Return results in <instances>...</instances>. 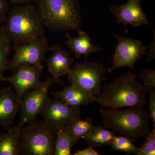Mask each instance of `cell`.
I'll return each instance as SVG.
<instances>
[{
    "label": "cell",
    "instance_id": "1",
    "mask_svg": "<svg viewBox=\"0 0 155 155\" xmlns=\"http://www.w3.org/2000/svg\"><path fill=\"white\" fill-rule=\"evenodd\" d=\"M148 87L140 83L136 75L129 71L111 83L105 84L95 102L103 107L119 109L124 107H143L146 101Z\"/></svg>",
    "mask_w": 155,
    "mask_h": 155
},
{
    "label": "cell",
    "instance_id": "2",
    "mask_svg": "<svg viewBox=\"0 0 155 155\" xmlns=\"http://www.w3.org/2000/svg\"><path fill=\"white\" fill-rule=\"evenodd\" d=\"M45 29L52 32L79 30L83 24L79 0H35Z\"/></svg>",
    "mask_w": 155,
    "mask_h": 155
},
{
    "label": "cell",
    "instance_id": "3",
    "mask_svg": "<svg viewBox=\"0 0 155 155\" xmlns=\"http://www.w3.org/2000/svg\"><path fill=\"white\" fill-rule=\"evenodd\" d=\"M5 23V30L13 46L28 43L45 34L36 6L32 3L9 10Z\"/></svg>",
    "mask_w": 155,
    "mask_h": 155
},
{
    "label": "cell",
    "instance_id": "4",
    "mask_svg": "<svg viewBox=\"0 0 155 155\" xmlns=\"http://www.w3.org/2000/svg\"><path fill=\"white\" fill-rule=\"evenodd\" d=\"M100 112L105 128L112 129L136 142L146 137L150 131L149 114L143 107H134L123 110L101 109Z\"/></svg>",
    "mask_w": 155,
    "mask_h": 155
},
{
    "label": "cell",
    "instance_id": "5",
    "mask_svg": "<svg viewBox=\"0 0 155 155\" xmlns=\"http://www.w3.org/2000/svg\"><path fill=\"white\" fill-rule=\"evenodd\" d=\"M19 155H54L56 131L44 121L35 120L20 130Z\"/></svg>",
    "mask_w": 155,
    "mask_h": 155
},
{
    "label": "cell",
    "instance_id": "6",
    "mask_svg": "<svg viewBox=\"0 0 155 155\" xmlns=\"http://www.w3.org/2000/svg\"><path fill=\"white\" fill-rule=\"evenodd\" d=\"M107 69L101 63L85 62L75 64L67 74L71 85L87 92L93 97L99 96L103 83L107 80Z\"/></svg>",
    "mask_w": 155,
    "mask_h": 155
},
{
    "label": "cell",
    "instance_id": "7",
    "mask_svg": "<svg viewBox=\"0 0 155 155\" xmlns=\"http://www.w3.org/2000/svg\"><path fill=\"white\" fill-rule=\"evenodd\" d=\"M54 83H62L55 78H48L41 86L29 91L22 97L20 103L19 126L30 124L37 120L39 114L51 101L48 95L50 87Z\"/></svg>",
    "mask_w": 155,
    "mask_h": 155
},
{
    "label": "cell",
    "instance_id": "8",
    "mask_svg": "<svg viewBox=\"0 0 155 155\" xmlns=\"http://www.w3.org/2000/svg\"><path fill=\"white\" fill-rule=\"evenodd\" d=\"M49 48L48 39L45 35L28 43L14 46L15 54L8 61V70L14 73L19 65L23 64L43 67L42 63L45 60V55Z\"/></svg>",
    "mask_w": 155,
    "mask_h": 155
},
{
    "label": "cell",
    "instance_id": "9",
    "mask_svg": "<svg viewBox=\"0 0 155 155\" xmlns=\"http://www.w3.org/2000/svg\"><path fill=\"white\" fill-rule=\"evenodd\" d=\"M113 35L118 40L113 56L112 67L107 69L110 73L114 70L122 67L134 69L136 62L146 54L147 48L141 41L130 38H124L117 34Z\"/></svg>",
    "mask_w": 155,
    "mask_h": 155
},
{
    "label": "cell",
    "instance_id": "10",
    "mask_svg": "<svg viewBox=\"0 0 155 155\" xmlns=\"http://www.w3.org/2000/svg\"><path fill=\"white\" fill-rule=\"evenodd\" d=\"M43 67L31 64H21L17 67L12 76L4 77L3 81L12 84L18 100L21 102L26 92L37 88L43 83L40 79Z\"/></svg>",
    "mask_w": 155,
    "mask_h": 155
},
{
    "label": "cell",
    "instance_id": "11",
    "mask_svg": "<svg viewBox=\"0 0 155 155\" xmlns=\"http://www.w3.org/2000/svg\"><path fill=\"white\" fill-rule=\"evenodd\" d=\"M40 114L43 118L44 121L56 131L81 117V110L55 98L50 101Z\"/></svg>",
    "mask_w": 155,
    "mask_h": 155
},
{
    "label": "cell",
    "instance_id": "12",
    "mask_svg": "<svg viewBox=\"0 0 155 155\" xmlns=\"http://www.w3.org/2000/svg\"><path fill=\"white\" fill-rule=\"evenodd\" d=\"M141 2V0H128L123 5L110 7L111 13L116 17V22L125 27L130 25L134 28L148 25L149 21L143 10Z\"/></svg>",
    "mask_w": 155,
    "mask_h": 155
},
{
    "label": "cell",
    "instance_id": "13",
    "mask_svg": "<svg viewBox=\"0 0 155 155\" xmlns=\"http://www.w3.org/2000/svg\"><path fill=\"white\" fill-rule=\"evenodd\" d=\"M49 51L52 52V54L45 61L47 64L49 72L52 76L62 83L60 77L69 73L74 59L71 57L69 51L64 49L60 45H51L49 46Z\"/></svg>",
    "mask_w": 155,
    "mask_h": 155
},
{
    "label": "cell",
    "instance_id": "14",
    "mask_svg": "<svg viewBox=\"0 0 155 155\" xmlns=\"http://www.w3.org/2000/svg\"><path fill=\"white\" fill-rule=\"evenodd\" d=\"M20 103L12 87L0 89V126L7 131L19 112Z\"/></svg>",
    "mask_w": 155,
    "mask_h": 155
},
{
    "label": "cell",
    "instance_id": "15",
    "mask_svg": "<svg viewBox=\"0 0 155 155\" xmlns=\"http://www.w3.org/2000/svg\"><path fill=\"white\" fill-rule=\"evenodd\" d=\"M78 32L79 36L75 38L68 32L65 33V44L72 52L75 53L76 59H79L82 55H84L87 58L92 53H96L99 51H102L101 48L92 43L90 37L85 31L79 29Z\"/></svg>",
    "mask_w": 155,
    "mask_h": 155
},
{
    "label": "cell",
    "instance_id": "16",
    "mask_svg": "<svg viewBox=\"0 0 155 155\" xmlns=\"http://www.w3.org/2000/svg\"><path fill=\"white\" fill-rule=\"evenodd\" d=\"M52 94L69 105L80 108L82 106H87L95 102V97H93L82 89L71 85L65 87L61 91L53 92Z\"/></svg>",
    "mask_w": 155,
    "mask_h": 155
},
{
    "label": "cell",
    "instance_id": "17",
    "mask_svg": "<svg viewBox=\"0 0 155 155\" xmlns=\"http://www.w3.org/2000/svg\"><path fill=\"white\" fill-rule=\"evenodd\" d=\"M21 128L17 125L0 135V155H19Z\"/></svg>",
    "mask_w": 155,
    "mask_h": 155
},
{
    "label": "cell",
    "instance_id": "18",
    "mask_svg": "<svg viewBox=\"0 0 155 155\" xmlns=\"http://www.w3.org/2000/svg\"><path fill=\"white\" fill-rule=\"evenodd\" d=\"M75 143V139L67 126L59 128L56 131L54 155H72L71 148Z\"/></svg>",
    "mask_w": 155,
    "mask_h": 155
},
{
    "label": "cell",
    "instance_id": "19",
    "mask_svg": "<svg viewBox=\"0 0 155 155\" xmlns=\"http://www.w3.org/2000/svg\"><path fill=\"white\" fill-rule=\"evenodd\" d=\"M92 120L89 118L83 120L79 117L67 125L76 143L80 139L85 138L97 128L94 125Z\"/></svg>",
    "mask_w": 155,
    "mask_h": 155
},
{
    "label": "cell",
    "instance_id": "20",
    "mask_svg": "<svg viewBox=\"0 0 155 155\" xmlns=\"http://www.w3.org/2000/svg\"><path fill=\"white\" fill-rule=\"evenodd\" d=\"M116 136V133L114 131L99 126L97 127L84 139L86 140L89 147L107 146H110L113 139Z\"/></svg>",
    "mask_w": 155,
    "mask_h": 155
},
{
    "label": "cell",
    "instance_id": "21",
    "mask_svg": "<svg viewBox=\"0 0 155 155\" xmlns=\"http://www.w3.org/2000/svg\"><path fill=\"white\" fill-rule=\"evenodd\" d=\"M13 49V45L5 30L4 25L0 26V82H3L4 74L8 70V57Z\"/></svg>",
    "mask_w": 155,
    "mask_h": 155
},
{
    "label": "cell",
    "instance_id": "22",
    "mask_svg": "<svg viewBox=\"0 0 155 155\" xmlns=\"http://www.w3.org/2000/svg\"><path fill=\"white\" fill-rule=\"evenodd\" d=\"M110 145L114 150L123 152L126 154L138 155L139 153L140 148L136 146L132 140L124 136H116L113 139Z\"/></svg>",
    "mask_w": 155,
    "mask_h": 155
},
{
    "label": "cell",
    "instance_id": "23",
    "mask_svg": "<svg viewBox=\"0 0 155 155\" xmlns=\"http://www.w3.org/2000/svg\"><path fill=\"white\" fill-rule=\"evenodd\" d=\"M146 140L141 147L140 148L138 155H155V126L152 131L147 136Z\"/></svg>",
    "mask_w": 155,
    "mask_h": 155
},
{
    "label": "cell",
    "instance_id": "24",
    "mask_svg": "<svg viewBox=\"0 0 155 155\" xmlns=\"http://www.w3.org/2000/svg\"><path fill=\"white\" fill-rule=\"evenodd\" d=\"M139 78L142 79L144 84L148 87L155 88V70L145 69L139 74Z\"/></svg>",
    "mask_w": 155,
    "mask_h": 155
},
{
    "label": "cell",
    "instance_id": "25",
    "mask_svg": "<svg viewBox=\"0 0 155 155\" xmlns=\"http://www.w3.org/2000/svg\"><path fill=\"white\" fill-rule=\"evenodd\" d=\"M155 88L148 87V91L149 92L150 100L149 103V116L154 126H155Z\"/></svg>",
    "mask_w": 155,
    "mask_h": 155
},
{
    "label": "cell",
    "instance_id": "26",
    "mask_svg": "<svg viewBox=\"0 0 155 155\" xmlns=\"http://www.w3.org/2000/svg\"><path fill=\"white\" fill-rule=\"evenodd\" d=\"M9 10L8 0H0V25L5 22Z\"/></svg>",
    "mask_w": 155,
    "mask_h": 155
},
{
    "label": "cell",
    "instance_id": "27",
    "mask_svg": "<svg viewBox=\"0 0 155 155\" xmlns=\"http://www.w3.org/2000/svg\"><path fill=\"white\" fill-rule=\"evenodd\" d=\"M73 155H99V153L97 151L94 149L93 147H89L87 148L80 150H78L74 153Z\"/></svg>",
    "mask_w": 155,
    "mask_h": 155
},
{
    "label": "cell",
    "instance_id": "28",
    "mask_svg": "<svg viewBox=\"0 0 155 155\" xmlns=\"http://www.w3.org/2000/svg\"><path fill=\"white\" fill-rule=\"evenodd\" d=\"M155 31H154V39L150 44L149 48V51L148 54V56L146 59V61H150L154 60L155 58Z\"/></svg>",
    "mask_w": 155,
    "mask_h": 155
},
{
    "label": "cell",
    "instance_id": "29",
    "mask_svg": "<svg viewBox=\"0 0 155 155\" xmlns=\"http://www.w3.org/2000/svg\"><path fill=\"white\" fill-rule=\"evenodd\" d=\"M8 1L16 6L30 4L35 2V0H8Z\"/></svg>",
    "mask_w": 155,
    "mask_h": 155
}]
</instances>
